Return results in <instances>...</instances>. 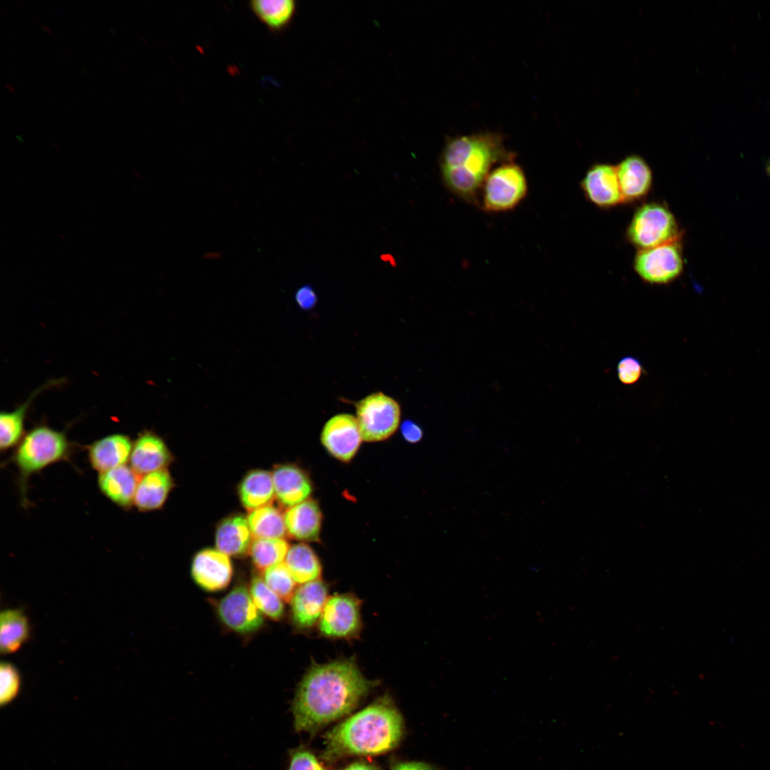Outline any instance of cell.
Returning <instances> with one entry per match:
<instances>
[{
  "mask_svg": "<svg viewBox=\"0 0 770 770\" xmlns=\"http://www.w3.org/2000/svg\"><path fill=\"white\" fill-rule=\"evenodd\" d=\"M373 686L350 660L310 667L292 705L297 732L314 733L351 712Z\"/></svg>",
  "mask_w": 770,
  "mask_h": 770,
  "instance_id": "6da1fadb",
  "label": "cell"
},
{
  "mask_svg": "<svg viewBox=\"0 0 770 770\" xmlns=\"http://www.w3.org/2000/svg\"><path fill=\"white\" fill-rule=\"evenodd\" d=\"M403 718L388 697L374 702L327 732L323 757L371 756L394 749L404 734Z\"/></svg>",
  "mask_w": 770,
  "mask_h": 770,
  "instance_id": "7a4b0ae2",
  "label": "cell"
},
{
  "mask_svg": "<svg viewBox=\"0 0 770 770\" xmlns=\"http://www.w3.org/2000/svg\"><path fill=\"white\" fill-rule=\"evenodd\" d=\"M512 159L513 154L506 149L502 136L486 132L450 138L439 164L443 181L450 192L475 204L491 167Z\"/></svg>",
  "mask_w": 770,
  "mask_h": 770,
  "instance_id": "3957f363",
  "label": "cell"
},
{
  "mask_svg": "<svg viewBox=\"0 0 770 770\" xmlns=\"http://www.w3.org/2000/svg\"><path fill=\"white\" fill-rule=\"evenodd\" d=\"M71 453V445L63 431L41 424L25 433L11 457L19 471L23 505L27 503L29 478L50 465L68 461Z\"/></svg>",
  "mask_w": 770,
  "mask_h": 770,
  "instance_id": "277c9868",
  "label": "cell"
},
{
  "mask_svg": "<svg viewBox=\"0 0 770 770\" xmlns=\"http://www.w3.org/2000/svg\"><path fill=\"white\" fill-rule=\"evenodd\" d=\"M627 240L638 250L659 246L679 239L677 221L667 206L656 202L639 207L627 229Z\"/></svg>",
  "mask_w": 770,
  "mask_h": 770,
  "instance_id": "5b68a950",
  "label": "cell"
},
{
  "mask_svg": "<svg viewBox=\"0 0 770 770\" xmlns=\"http://www.w3.org/2000/svg\"><path fill=\"white\" fill-rule=\"evenodd\" d=\"M482 189L483 210L499 212L513 210L525 198L528 183L522 168L508 161L490 172Z\"/></svg>",
  "mask_w": 770,
  "mask_h": 770,
  "instance_id": "8992f818",
  "label": "cell"
},
{
  "mask_svg": "<svg viewBox=\"0 0 770 770\" xmlns=\"http://www.w3.org/2000/svg\"><path fill=\"white\" fill-rule=\"evenodd\" d=\"M363 440L377 442L391 437L398 429L401 419L399 404L381 391L370 394L355 404Z\"/></svg>",
  "mask_w": 770,
  "mask_h": 770,
  "instance_id": "52a82bcc",
  "label": "cell"
},
{
  "mask_svg": "<svg viewBox=\"0 0 770 770\" xmlns=\"http://www.w3.org/2000/svg\"><path fill=\"white\" fill-rule=\"evenodd\" d=\"M680 240L638 250L633 265L635 272L645 282L667 284L681 275L684 269V258Z\"/></svg>",
  "mask_w": 770,
  "mask_h": 770,
  "instance_id": "ba28073f",
  "label": "cell"
},
{
  "mask_svg": "<svg viewBox=\"0 0 770 770\" xmlns=\"http://www.w3.org/2000/svg\"><path fill=\"white\" fill-rule=\"evenodd\" d=\"M321 442L327 452L342 462L350 461L363 440L356 418L350 414H339L324 425Z\"/></svg>",
  "mask_w": 770,
  "mask_h": 770,
  "instance_id": "9c48e42d",
  "label": "cell"
},
{
  "mask_svg": "<svg viewBox=\"0 0 770 770\" xmlns=\"http://www.w3.org/2000/svg\"><path fill=\"white\" fill-rule=\"evenodd\" d=\"M217 612L227 627L239 633L255 632L263 624L261 612L250 592L242 585L233 588L220 600Z\"/></svg>",
  "mask_w": 770,
  "mask_h": 770,
  "instance_id": "30bf717a",
  "label": "cell"
},
{
  "mask_svg": "<svg viewBox=\"0 0 770 770\" xmlns=\"http://www.w3.org/2000/svg\"><path fill=\"white\" fill-rule=\"evenodd\" d=\"M359 625V606L355 598L335 595L327 600L320 617L322 633L332 637H347L356 633Z\"/></svg>",
  "mask_w": 770,
  "mask_h": 770,
  "instance_id": "8fae6325",
  "label": "cell"
},
{
  "mask_svg": "<svg viewBox=\"0 0 770 770\" xmlns=\"http://www.w3.org/2000/svg\"><path fill=\"white\" fill-rule=\"evenodd\" d=\"M586 198L602 208H610L624 202L620 188L616 167L607 163L591 166L581 181Z\"/></svg>",
  "mask_w": 770,
  "mask_h": 770,
  "instance_id": "7c38bea8",
  "label": "cell"
},
{
  "mask_svg": "<svg viewBox=\"0 0 770 770\" xmlns=\"http://www.w3.org/2000/svg\"><path fill=\"white\" fill-rule=\"evenodd\" d=\"M191 573L196 583L207 591L225 589L232 576L231 561L226 554L214 549H205L195 555Z\"/></svg>",
  "mask_w": 770,
  "mask_h": 770,
  "instance_id": "4fadbf2b",
  "label": "cell"
},
{
  "mask_svg": "<svg viewBox=\"0 0 770 770\" xmlns=\"http://www.w3.org/2000/svg\"><path fill=\"white\" fill-rule=\"evenodd\" d=\"M171 461V453L156 433L144 431L133 441L130 467L140 476L164 469Z\"/></svg>",
  "mask_w": 770,
  "mask_h": 770,
  "instance_id": "5bb4252c",
  "label": "cell"
},
{
  "mask_svg": "<svg viewBox=\"0 0 770 770\" xmlns=\"http://www.w3.org/2000/svg\"><path fill=\"white\" fill-rule=\"evenodd\" d=\"M133 442L123 433H112L87 446L91 466L98 473L125 465L130 460Z\"/></svg>",
  "mask_w": 770,
  "mask_h": 770,
  "instance_id": "9a60e30c",
  "label": "cell"
},
{
  "mask_svg": "<svg viewBox=\"0 0 770 770\" xmlns=\"http://www.w3.org/2000/svg\"><path fill=\"white\" fill-rule=\"evenodd\" d=\"M141 476L125 464L99 473L98 486L111 502L124 510L134 505L136 488Z\"/></svg>",
  "mask_w": 770,
  "mask_h": 770,
  "instance_id": "2e32d148",
  "label": "cell"
},
{
  "mask_svg": "<svg viewBox=\"0 0 770 770\" xmlns=\"http://www.w3.org/2000/svg\"><path fill=\"white\" fill-rule=\"evenodd\" d=\"M615 167L624 202L640 200L648 194L652 184V174L642 158L629 155Z\"/></svg>",
  "mask_w": 770,
  "mask_h": 770,
  "instance_id": "e0dca14e",
  "label": "cell"
},
{
  "mask_svg": "<svg viewBox=\"0 0 770 770\" xmlns=\"http://www.w3.org/2000/svg\"><path fill=\"white\" fill-rule=\"evenodd\" d=\"M292 618L299 627H312L321 617L327 601V589L321 580L304 583L292 599Z\"/></svg>",
  "mask_w": 770,
  "mask_h": 770,
  "instance_id": "ac0fdd59",
  "label": "cell"
},
{
  "mask_svg": "<svg viewBox=\"0 0 770 770\" xmlns=\"http://www.w3.org/2000/svg\"><path fill=\"white\" fill-rule=\"evenodd\" d=\"M275 497L286 507H292L306 500L312 491L307 474L292 465L279 466L272 473Z\"/></svg>",
  "mask_w": 770,
  "mask_h": 770,
  "instance_id": "d6986e66",
  "label": "cell"
},
{
  "mask_svg": "<svg viewBox=\"0 0 770 770\" xmlns=\"http://www.w3.org/2000/svg\"><path fill=\"white\" fill-rule=\"evenodd\" d=\"M287 533L302 541H318L322 514L318 503L307 499L290 507L284 513Z\"/></svg>",
  "mask_w": 770,
  "mask_h": 770,
  "instance_id": "ffe728a7",
  "label": "cell"
},
{
  "mask_svg": "<svg viewBox=\"0 0 770 770\" xmlns=\"http://www.w3.org/2000/svg\"><path fill=\"white\" fill-rule=\"evenodd\" d=\"M173 487V481L165 469L141 476L136 488L134 505L140 511L161 508Z\"/></svg>",
  "mask_w": 770,
  "mask_h": 770,
  "instance_id": "44dd1931",
  "label": "cell"
},
{
  "mask_svg": "<svg viewBox=\"0 0 770 770\" xmlns=\"http://www.w3.org/2000/svg\"><path fill=\"white\" fill-rule=\"evenodd\" d=\"M252 536L247 519L241 515H233L224 520L218 526L216 547L228 556H240L250 550Z\"/></svg>",
  "mask_w": 770,
  "mask_h": 770,
  "instance_id": "7402d4cb",
  "label": "cell"
},
{
  "mask_svg": "<svg viewBox=\"0 0 770 770\" xmlns=\"http://www.w3.org/2000/svg\"><path fill=\"white\" fill-rule=\"evenodd\" d=\"M30 625L24 611L5 609L0 614V650L2 654L17 652L29 640Z\"/></svg>",
  "mask_w": 770,
  "mask_h": 770,
  "instance_id": "603a6c76",
  "label": "cell"
},
{
  "mask_svg": "<svg viewBox=\"0 0 770 770\" xmlns=\"http://www.w3.org/2000/svg\"><path fill=\"white\" fill-rule=\"evenodd\" d=\"M239 492L243 506L250 511L270 505L275 496L272 474L262 470L251 471L241 482Z\"/></svg>",
  "mask_w": 770,
  "mask_h": 770,
  "instance_id": "cb8c5ba5",
  "label": "cell"
},
{
  "mask_svg": "<svg viewBox=\"0 0 770 770\" xmlns=\"http://www.w3.org/2000/svg\"><path fill=\"white\" fill-rule=\"evenodd\" d=\"M55 383L51 381L37 389L14 410L1 413L0 448L2 452L18 446L25 435L24 420L30 404L39 392Z\"/></svg>",
  "mask_w": 770,
  "mask_h": 770,
  "instance_id": "d4e9b609",
  "label": "cell"
},
{
  "mask_svg": "<svg viewBox=\"0 0 770 770\" xmlns=\"http://www.w3.org/2000/svg\"><path fill=\"white\" fill-rule=\"evenodd\" d=\"M284 559V562L297 583L304 584L319 580L322 571L319 560L307 544L292 545Z\"/></svg>",
  "mask_w": 770,
  "mask_h": 770,
  "instance_id": "484cf974",
  "label": "cell"
},
{
  "mask_svg": "<svg viewBox=\"0 0 770 770\" xmlns=\"http://www.w3.org/2000/svg\"><path fill=\"white\" fill-rule=\"evenodd\" d=\"M249 6L255 16L269 29L277 31L292 21L296 4L292 0H253Z\"/></svg>",
  "mask_w": 770,
  "mask_h": 770,
  "instance_id": "4316f807",
  "label": "cell"
},
{
  "mask_svg": "<svg viewBox=\"0 0 770 770\" xmlns=\"http://www.w3.org/2000/svg\"><path fill=\"white\" fill-rule=\"evenodd\" d=\"M247 519L255 538H283L287 533L284 515L271 505L251 510Z\"/></svg>",
  "mask_w": 770,
  "mask_h": 770,
  "instance_id": "83f0119b",
  "label": "cell"
},
{
  "mask_svg": "<svg viewBox=\"0 0 770 770\" xmlns=\"http://www.w3.org/2000/svg\"><path fill=\"white\" fill-rule=\"evenodd\" d=\"M289 549V544L284 538H255L250 553L255 568L264 573L269 568L282 562Z\"/></svg>",
  "mask_w": 770,
  "mask_h": 770,
  "instance_id": "f1b7e54d",
  "label": "cell"
},
{
  "mask_svg": "<svg viewBox=\"0 0 770 770\" xmlns=\"http://www.w3.org/2000/svg\"><path fill=\"white\" fill-rule=\"evenodd\" d=\"M250 595L259 610L272 620H279L284 612L282 599L259 576L252 578Z\"/></svg>",
  "mask_w": 770,
  "mask_h": 770,
  "instance_id": "f546056e",
  "label": "cell"
},
{
  "mask_svg": "<svg viewBox=\"0 0 770 770\" xmlns=\"http://www.w3.org/2000/svg\"><path fill=\"white\" fill-rule=\"evenodd\" d=\"M266 584L284 601L292 600L296 592V582L284 561L264 572Z\"/></svg>",
  "mask_w": 770,
  "mask_h": 770,
  "instance_id": "4dcf8cb0",
  "label": "cell"
},
{
  "mask_svg": "<svg viewBox=\"0 0 770 770\" xmlns=\"http://www.w3.org/2000/svg\"><path fill=\"white\" fill-rule=\"evenodd\" d=\"M21 677L16 667L10 662H2L0 665V703L7 705L18 695Z\"/></svg>",
  "mask_w": 770,
  "mask_h": 770,
  "instance_id": "1f68e13d",
  "label": "cell"
},
{
  "mask_svg": "<svg viewBox=\"0 0 770 770\" xmlns=\"http://www.w3.org/2000/svg\"><path fill=\"white\" fill-rule=\"evenodd\" d=\"M644 374L645 369L642 362L635 356H625L617 363V378L624 385L631 386L636 384Z\"/></svg>",
  "mask_w": 770,
  "mask_h": 770,
  "instance_id": "d6a6232c",
  "label": "cell"
},
{
  "mask_svg": "<svg viewBox=\"0 0 770 770\" xmlns=\"http://www.w3.org/2000/svg\"><path fill=\"white\" fill-rule=\"evenodd\" d=\"M287 770H326L310 751L297 749L290 753Z\"/></svg>",
  "mask_w": 770,
  "mask_h": 770,
  "instance_id": "836d02e7",
  "label": "cell"
},
{
  "mask_svg": "<svg viewBox=\"0 0 770 770\" xmlns=\"http://www.w3.org/2000/svg\"><path fill=\"white\" fill-rule=\"evenodd\" d=\"M295 300L301 309L309 310L316 305L317 296L310 285H304L296 292Z\"/></svg>",
  "mask_w": 770,
  "mask_h": 770,
  "instance_id": "e575fe53",
  "label": "cell"
},
{
  "mask_svg": "<svg viewBox=\"0 0 770 770\" xmlns=\"http://www.w3.org/2000/svg\"><path fill=\"white\" fill-rule=\"evenodd\" d=\"M401 432L404 438L411 443L420 441L423 434L421 426L411 420L404 421L401 423Z\"/></svg>",
  "mask_w": 770,
  "mask_h": 770,
  "instance_id": "d590c367",
  "label": "cell"
},
{
  "mask_svg": "<svg viewBox=\"0 0 770 770\" xmlns=\"http://www.w3.org/2000/svg\"><path fill=\"white\" fill-rule=\"evenodd\" d=\"M391 770H437L433 766L421 761L400 762L394 764Z\"/></svg>",
  "mask_w": 770,
  "mask_h": 770,
  "instance_id": "8d00e7d4",
  "label": "cell"
},
{
  "mask_svg": "<svg viewBox=\"0 0 770 770\" xmlns=\"http://www.w3.org/2000/svg\"><path fill=\"white\" fill-rule=\"evenodd\" d=\"M344 770H381L376 765L366 762H355L348 766Z\"/></svg>",
  "mask_w": 770,
  "mask_h": 770,
  "instance_id": "74e56055",
  "label": "cell"
},
{
  "mask_svg": "<svg viewBox=\"0 0 770 770\" xmlns=\"http://www.w3.org/2000/svg\"><path fill=\"white\" fill-rule=\"evenodd\" d=\"M766 172H767L768 175H770V161L766 165Z\"/></svg>",
  "mask_w": 770,
  "mask_h": 770,
  "instance_id": "f35d334b",
  "label": "cell"
},
{
  "mask_svg": "<svg viewBox=\"0 0 770 770\" xmlns=\"http://www.w3.org/2000/svg\"><path fill=\"white\" fill-rule=\"evenodd\" d=\"M6 88H9V89L10 91H14V88H12L11 86H9V84H7V85H6Z\"/></svg>",
  "mask_w": 770,
  "mask_h": 770,
  "instance_id": "ab89813d",
  "label": "cell"
},
{
  "mask_svg": "<svg viewBox=\"0 0 770 770\" xmlns=\"http://www.w3.org/2000/svg\"><path fill=\"white\" fill-rule=\"evenodd\" d=\"M42 28L45 31H46L48 33H50V31L48 29V28L46 26H43Z\"/></svg>",
  "mask_w": 770,
  "mask_h": 770,
  "instance_id": "60d3db41",
  "label": "cell"
}]
</instances>
